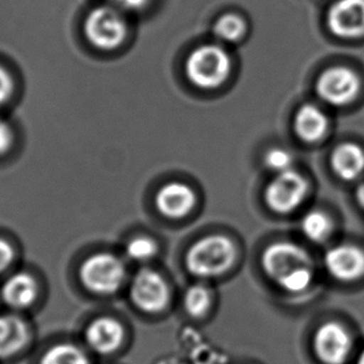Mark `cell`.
<instances>
[{"label":"cell","instance_id":"cell-21","mask_svg":"<svg viewBox=\"0 0 364 364\" xmlns=\"http://www.w3.org/2000/svg\"><path fill=\"white\" fill-rule=\"evenodd\" d=\"M247 24L242 16L228 13L220 16L213 24V34L220 41L226 43H236L246 36Z\"/></svg>","mask_w":364,"mask_h":364},{"label":"cell","instance_id":"cell-19","mask_svg":"<svg viewBox=\"0 0 364 364\" xmlns=\"http://www.w3.org/2000/svg\"><path fill=\"white\" fill-rule=\"evenodd\" d=\"M213 304V291L205 284H193L183 294V307L186 314L193 318H201L208 314Z\"/></svg>","mask_w":364,"mask_h":364},{"label":"cell","instance_id":"cell-10","mask_svg":"<svg viewBox=\"0 0 364 364\" xmlns=\"http://www.w3.org/2000/svg\"><path fill=\"white\" fill-rule=\"evenodd\" d=\"M326 271L341 282H354L364 276V251L350 243L328 248L323 257Z\"/></svg>","mask_w":364,"mask_h":364},{"label":"cell","instance_id":"cell-14","mask_svg":"<svg viewBox=\"0 0 364 364\" xmlns=\"http://www.w3.org/2000/svg\"><path fill=\"white\" fill-rule=\"evenodd\" d=\"M38 296V284L31 274L18 272L6 279L1 287L3 302L13 309H29Z\"/></svg>","mask_w":364,"mask_h":364},{"label":"cell","instance_id":"cell-16","mask_svg":"<svg viewBox=\"0 0 364 364\" xmlns=\"http://www.w3.org/2000/svg\"><path fill=\"white\" fill-rule=\"evenodd\" d=\"M329 161L336 176L343 181H354L364 171L363 149L353 142L341 144L334 149Z\"/></svg>","mask_w":364,"mask_h":364},{"label":"cell","instance_id":"cell-7","mask_svg":"<svg viewBox=\"0 0 364 364\" xmlns=\"http://www.w3.org/2000/svg\"><path fill=\"white\" fill-rule=\"evenodd\" d=\"M362 87L358 74L347 66H332L318 76L316 92L333 107H346L355 100Z\"/></svg>","mask_w":364,"mask_h":364},{"label":"cell","instance_id":"cell-26","mask_svg":"<svg viewBox=\"0 0 364 364\" xmlns=\"http://www.w3.org/2000/svg\"><path fill=\"white\" fill-rule=\"evenodd\" d=\"M14 261V250L11 243L0 237V274L6 272Z\"/></svg>","mask_w":364,"mask_h":364},{"label":"cell","instance_id":"cell-11","mask_svg":"<svg viewBox=\"0 0 364 364\" xmlns=\"http://www.w3.org/2000/svg\"><path fill=\"white\" fill-rule=\"evenodd\" d=\"M327 26L343 39L364 36V0H337L327 13Z\"/></svg>","mask_w":364,"mask_h":364},{"label":"cell","instance_id":"cell-13","mask_svg":"<svg viewBox=\"0 0 364 364\" xmlns=\"http://www.w3.org/2000/svg\"><path fill=\"white\" fill-rule=\"evenodd\" d=\"M125 337V331L117 319L102 316L94 319L85 331L86 343L94 352L110 354L120 348Z\"/></svg>","mask_w":364,"mask_h":364},{"label":"cell","instance_id":"cell-15","mask_svg":"<svg viewBox=\"0 0 364 364\" xmlns=\"http://www.w3.org/2000/svg\"><path fill=\"white\" fill-rule=\"evenodd\" d=\"M31 338V331L24 319L14 314L0 316V358L19 353Z\"/></svg>","mask_w":364,"mask_h":364},{"label":"cell","instance_id":"cell-8","mask_svg":"<svg viewBox=\"0 0 364 364\" xmlns=\"http://www.w3.org/2000/svg\"><path fill=\"white\" fill-rule=\"evenodd\" d=\"M130 299L142 312L160 314L170 302V289L160 273L142 268L132 279Z\"/></svg>","mask_w":364,"mask_h":364},{"label":"cell","instance_id":"cell-29","mask_svg":"<svg viewBox=\"0 0 364 364\" xmlns=\"http://www.w3.org/2000/svg\"><path fill=\"white\" fill-rule=\"evenodd\" d=\"M355 364H364V349L360 352V353H359L358 357H357Z\"/></svg>","mask_w":364,"mask_h":364},{"label":"cell","instance_id":"cell-28","mask_svg":"<svg viewBox=\"0 0 364 364\" xmlns=\"http://www.w3.org/2000/svg\"><path fill=\"white\" fill-rule=\"evenodd\" d=\"M355 198H357V203H359V206L364 210V181L359 185L357 191H355Z\"/></svg>","mask_w":364,"mask_h":364},{"label":"cell","instance_id":"cell-2","mask_svg":"<svg viewBox=\"0 0 364 364\" xmlns=\"http://www.w3.org/2000/svg\"><path fill=\"white\" fill-rule=\"evenodd\" d=\"M237 259V247L231 238L210 235L191 245L185 256L186 269L198 279H218L228 273Z\"/></svg>","mask_w":364,"mask_h":364},{"label":"cell","instance_id":"cell-25","mask_svg":"<svg viewBox=\"0 0 364 364\" xmlns=\"http://www.w3.org/2000/svg\"><path fill=\"white\" fill-rule=\"evenodd\" d=\"M14 144V132L9 122L0 117V156L11 151Z\"/></svg>","mask_w":364,"mask_h":364},{"label":"cell","instance_id":"cell-9","mask_svg":"<svg viewBox=\"0 0 364 364\" xmlns=\"http://www.w3.org/2000/svg\"><path fill=\"white\" fill-rule=\"evenodd\" d=\"M353 349V339L342 324L329 321L321 324L314 337V350L323 364L347 363Z\"/></svg>","mask_w":364,"mask_h":364},{"label":"cell","instance_id":"cell-12","mask_svg":"<svg viewBox=\"0 0 364 364\" xmlns=\"http://www.w3.org/2000/svg\"><path fill=\"white\" fill-rule=\"evenodd\" d=\"M196 193L183 182H167L155 196L157 211L167 218H183L196 206Z\"/></svg>","mask_w":364,"mask_h":364},{"label":"cell","instance_id":"cell-22","mask_svg":"<svg viewBox=\"0 0 364 364\" xmlns=\"http://www.w3.org/2000/svg\"><path fill=\"white\" fill-rule=\"evenodd\" d=\"M125 250H127V256L134 261L145 262L156 255L157 245L152 238L147 236H137L127 242Z\"/></svg>","mask_w":364,"mask_h":364},{"label":"cell","instance_id":"cell-24","mask_svg":"<svg viewBox=\"0 0 364 364\" xmlns=\"http://www.w3.org/2000/svg\"><path fill=\"white\" fill-rule=\"evenodd\" d=\"M16 90V84L11 73L0 65V107H4L11 100Z\"/></svg>","mask_w":364,"mask_h":364},{"label":"cell","instance_id":"cell-4","mask_svg":"<svg viewBox=\"0 0 364 364\" xmlns=\"http://www.w3.org/2000/svg\"><path fill=\"white\" fill-rule=\"evenodd\" d=\"M84 33L86 41L99 50H117L127 41L129 24L122 9L107 4L86 16Z\"/></svg>","mask_w":364,"mask_h":364},{"label":"cell","instance_id":"cell-27","mask_svg":"<svg viewBox=\"0 0 364 364\" xmlns=\"http://www.w3.org/2000/svg\"><path fill=\"white\" fill-rule=\"evenodd\" d=\"M110 4L117 6L122 11H141L150 0H109Z\"/></svg>","mask_w":364,"mask_h":364},{"label":"cell","instance_id":"cell-17","mask_svg":"<svg viewBox=\"0 0 364 364\" xmlns=\"http://www.w3.org/2000/svg\"><path fill=\"white\" fill-rule=\"evenodd\" d=\"M294 129L302 141L314 144L323 139L328 130V117L314 104H304L296 112Z\"/></svg>","mask_w":364,"mask_h":364},{"label":"cell","instance_id":"cell-23","mask_svg":"<svg viewBox=\"0 0 364 364\" xmlns=\"http://www.w3.org/2000/svg\"><path fill=\"white\" fill-rule=\"evenodd\" d=\"M264 165L268 170L276 172V175H277V173L294 170V167H292L294 166V157L287 150L274 147L266 152Z\"/></svg>","mask_w":364,"mask_h":364},{"label":"cell","instance_id":"cell-1","mask_svg":"<svg viewBox=\"0 0 364 364\" xmlns=\"http://www.w3.org/2000/svg\"><path fill=\"white\" fill-rule=\"evenodd\" d=\"M261 264L268 279L287 294H304L316 279L311 255L289 241H277L267 246L263 251Z\"/></svg>","mask_w":364,"mask_h":364},{"label":"cell","instance_id":"cell-6","mask_svg":"<svg viewBox=\"0 0 364 364\" xmlns=\"http://www.w3.org/2000/svg\"><path fill=\"white\" fill-rule=\"evenodd\" d=\"M309 183L294 170L277 173L264 190V203L269 210L279 215H289L304 203Z\"/></svg>","mask_w":364,"mask_h":364},{"label":"cell","instance_id":"cell-20","mask_svg":"<svg viewBox=\"0 0 364 364\" xmlns=\"http://www.w3.org/2000/svg\"><path fill=\"white\" fill-rule=\"evenodd\" d=\"M41 364H90V359L77 346L63 343L48 349Z\"/></svg>","mask_w":364,"mask_h":364},{"label":"cell","instance_id":"cell-18","mask_svg":"<svg viewBox=\"0 0 364 364\" xmlns=\"http://www.w3.org/2000/svg\"><path fill=\"white\" fill-rule=\"evenodd\" d=\"M301 231L309 241L323 243L328 241L334 231L333 220L321 210H311L301 218Z\"/></svg>","mask_w":364,"mask_h":364},{"label":"cell","instance_id":"cell-5","mask_svg":"<svg viewBox=\"0 0 364 364\" xmlns=\"http://www.w3.org/2000/svg\"><path fill=\"white\" fill-rule=\"evenodd\" d=\"M81 284L90 292L100 296L115 294L127 279V267L120 258L112 253H97L81 264Z\"/></svg>","mask_w":364,"mask_h":364},{"label":"cell","instance_id":"cell-3","mask_svg":"<svg viewBox=\"0 0 364 364\" xmlns=\"http://www.w3.org/2000/svg\"><path fill=\"white\" fill-rule=\"evenodd\" d=\"M231 70L232 61L228 51L213 44L196 48L188 56L185 64L188 81L205 90L218 89L225 84Z\"/></svg>","mask_w":364,"mask_h":364}]
</instances>
